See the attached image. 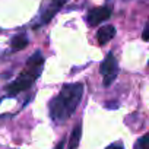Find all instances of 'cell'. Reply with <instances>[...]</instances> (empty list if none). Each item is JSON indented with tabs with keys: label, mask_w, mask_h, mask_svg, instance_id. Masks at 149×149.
Listing matches in <instances>:
<instances>
[{
	"label": "cell",
	"mask_w": 149,
	"mask_h": 149,
	"mask_svg": "<svg viewBox=\"0 0 149 149\" xmlns=\"http://www.w3.org/2000/svg\"><path fill=\"white\" fill-rule=\"evenodd\" d=\"M101 74H102L105 86H110L117 79L118 63H117V58H116V56L113 53H108L107 57L104 58V61L101 63Z\"/></svg>",
	"instance_id": "3957f363"
},
{
	"label": "cell",
	"mask_w": 149,
	"mask_h": 149,
	"mask_svg": "<svg viewBox=\"0 0 149 149\" xmlns=\"http://www.w3.org/2000/svg\"><path fill=\"white\" fill-rule=\"evenodd\" d=\"M107 149H124V148H123V145H121V143H114V145L108 146Z\"/></svg>",
	"instance_id": "8fae6325"
},
{
	"label": "cell",
	"mask_w": 149,
	"mask_h": 149,
	"mask_svg": "<svg viewBox=\"0 0 149 149\" xmlns=\"http://www.w3.org/2000/svg\"><path fill=\"white\" fill-rule=\"evenodd\" d=\"M148 66H149V64H148Z\"/></svg>",
	"instance_id": "4fadbf2b"
},
{
	"label": "cell",
	"mask_w": 149,
	"mask_h": 149,
	"mask_svg": "<svg viewBox=\"0 0 149 149\" xmlns=\"http://www.w3.org/2000/svg\"><path fill=\"white\" fill-rule=\"evenodd\" d=\"M81 137H82V124H76L70 134V139H69V149H78L79 146V142H81Z\"/></svg>",
	"instance_id": "8992f818"
},
{
	"label": "cell",
	"mask_w": 149,
	"mask_h": 149,
	"mask_svg": "<svg viewBox=\"0 0 149 149\" xmlns=\"http://www.w3.org/2000/svg\"><path fill=\"white\" fill-rule=\"evenodd\" d=\"M63 145H64V142H60V143L57 145V149H63Z\"/></svg>",
	"instance_id": "7c38bea8"
},
{
	"label": "cell",
	"mask_w": 149,
	"mask_h": 149,
	"mask_svg": "<svg viewBox=\"0 0 149 149\" xmlns=\"http://www.w3.org/2000/svg\"><path fill=\"white\" fill-rule=\"evenodd\" d=\"M134 149H149V133L137 139V142L134 143Z\"/></svg>",
	"instance_id": "ba28073f"
},
{
	"label": "cell",
	"mask_w": 149,
	"mask_h": 149,
	"mask_svg": "<svg viewBox=\"0 0 149 149\" xmlns=\"http://www.w3.org/2000/svg\"><path fill=\"white\" fill-rule=\"evenodd\" d=\"M142 38H143L145 41H149V21H148V24H146V26H145V29H143Z\"/></svg>",
	"instance_id": "30bf717a"
},
{
	"label": "cell",
	"mask_w": 149,
	"mask_h": 149,
	"mask_svg": "<svg viewBox=\"0 0 149 149\" xmlns=\"http://www.w3.org/2000/svg\"><path fill=\"white\" fill-rule=\"evenodd\" d=\"M42 66H44V57H42V54H41L40 51L34 53V54L29 57L25 70L16 78V81H15L13 84H10V85L6 88L8 94H9V95H16V94L22 92V91L29 89V88L32 86V84L35 82V79L41 74Z\"/></svg>",
	"instance_id": "7a4b0ae2"
},
{
	"label": "cell",
	"mask_w": 149,
	"mask_h": 149,
	"mask_svg": "<svg viewBox=\"0 0 149 149\" xmlns=\"http://www.w3.org/2000/svg\"><path fill=\"white\" fill-rule=\"evenodd\" d=\"M110 16H111L110 8H107V6H104V8H94L88 13V24L91 26H97L101 22L110 19Z\"/></svg>",
	"instance_id": "277c9868"
},
{
	"label": "cell",
	"mask_w": 149,
	"mask_h": 149,
	"mask_svg": "<svg viewBox=\"0 0 149 149\" xmlns=\"http://www.w3.org/2000/svg\"><path fill=\"white\" fill-rule=\"evenodd\" d=\"M84 84L79 82L69 84L61 88L60 94L50 102V116L54 121L61 123L74 113L84 97Z\"/></svg>",
	"instance_id": "6da1fadb"
},
{
	"label": "cell",
	"mask_w": 149,
	"mask_h": 149,
	"mask_svg": "<svg viewBox=\"0 0 149 149\" xmlns=\"http://www.w3.org/2000/svg\"><path fill=\"white\" fill-rule=\"evenodd\" d=\"M28 45V38H26V35H24V34H19V35H16L13 40H12V48L13 50H22V48H25Z\"/></svg>",
	"instance_id": "52a82bcc"
},
{
	"label": "cell",
	"mask_w": 149,
	"mask_h": 149,
	"mask_svg": "<svg viewBox=\"0 0 149 149\" xmlns=\"http://www.w3.org/2000/svg\"><path fill=\"white\" fill-rule=\"evenodd\" d=\"M116 35V28L113 25H105L102 28H100V31L97 32V40L100 45H104L107 42H110Z\"/></svg>",
	"instance_id": "5b68a950"
},
{
	"label": "cell",
	"mask_w": 149,
	"mask_h": 149,
	"mask_svg": "<svg viewBox=\"0 0 149 149\" xmlns=\"http://www.w3.org/2000/svg\"><path fill=\"white\" fill-rule=\"evenodd\" d=\"M67 2H69V0H53V6H56L57 9H61Z\"/></svg>",
	"instance_id": "9c48e42d"
}]
</instances>
